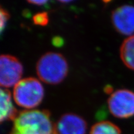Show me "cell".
Masks as SVG:
<instances>
[{
  "label": "cell",
  "instance_id": "obj_4",
  "mask_svg": "<svg viewBox=\"0 0 134 134\" xmlns=\"http://www.w3.org/2000/svg\"><path fill=\"white\" fill-rule=\"evenodd\" d=\"M109 109L114 116L125 119L134 115V93L119 90L110 94L108 100Z\"/></svg>",
  "mask_w": 134,
  "mask_h": 134
},
{
  "label": "cell",
  "instance_id": "obj_9",
  "mask_svg": "<svg viewBox=\"0 0 134 134\" xmlns=\"http://www.w3.org/2000/svg\"><path fill=\"white\" fill-rule=\"evenodd\" d=\"M120 56L125 66L134 70V35L125 38L120 48Z\"/></svg>",
  "mask_w": 134,
  "mask_h": 134
},
{
  "label": "cell",
  "instance_id": "obj_12",
  "mask_svg": "<svg viewBox=\"0 0 134 134\" xmlns=\"http://www.w3.org/2000/svg\"><path fill=\"white\" fill-rule=\"evenodd\" d=\"M0 17H1V22H0V29H1V32H2V31L5 27L6 23L8 21L9 18V14L8 12L6 11V9H3V8H1L0 9Z\"/></svg>",
  "mask_w": 134,
  "mask_h": 134
},
{
  "label": "cell",
  "instance_id": "obj_6",
  "mask_svg": "<svg viewBox=\"0 0 134 134\" xmlns=\"http://www.w3.org/2000/svg\"><path fill=\"white\" fill-rule=\"evenodd\" d=\"M112 23L117 31L124 35L134 33V6L123 5L113 11Z\"/></svg>",
  "mask_w": 134,
  "mask_h": 134
},
{
  "label": "cell",
  "instance_id": "obj_13",
  "mask_svg": "<svg viewBox=\"0 0 134 134\" xmlns=\"http://www.w3.org/2000/svg\"><path fill=\"white\" fill-rule=\"evenodd\" d=\"M28 3H31V4H36V5H38V6H41V5H43V4H46L48 2L47 1H46V0H45V1H43V0H38V1H37V0H33V1H27Z\"/></svg>",
  "mask_w": 134,
  "mask_h": 134
},
{
  "label": "cell",
  "instance_id": "obj_15",
  "mask_svg": "<svg viewBox=\"0 0 134 134\" xmlns=\"http://www.w3.org/2000/svg\"><path fill=\"white\" fill-rule=\"evenodd\" d=\"M107 87H108V88H105V91H108V93H110V92H111V91H112V90H111L112 88H110V86H108Z\"/></svg>",
  "mask_w": 134,
  "mask_h": 134
},
{
  "label": "cell",
  "instance_id": "obj_11",
  "mask_svg": "<svg viewBox=\"0 0 134 134\" xmlns=\"http://www.w3.org/2000/svg\"><path fill=\"white\" fill-rule=\"evenodd\" d=\"M32 21L36 25L46 26L48 23V16L47 13L42 12L37 13L33 16Z\"/></svg>",
  "mask_w": 134,
  "mask_h": 134
},
{
  "label": "cell",
  "instance_id": "obj_2",
  "mask_svg": "<svg viewBox=\"0 0 134 134\" xmlns=\"http://www.w3.org/2000/svg\"><path fill=\"white\" fill-rule=\"evenodd\" d=\"M68 66L62 55L47 52L43 55L36 65V72L41 81L50 85L61 83L66 76Z\"/></svg>",
  "mask_w": 134,
  "mask_h": 134
},
{
  "label": "cell",
  "instance_id": "obj_7",
  "mask_svg": "<svg viewBox=\"0 0 134 134\" xmlns=\"http://www.w3.org/2000/svg\"><path fill=\"white\" fill-rule=\"evenodd\" d=\"M56 129L58 134H86L87 124L83 118L75 114H65L60 117Z\"/></svg>",
  "mask_w": 134,
  "mask_h": 134
},
{
  "label": "cell",
  "instance_id": "obj_8",
  "mask_svg": "<svg viewBox=\"0 0 134 134\" xmlns=\"http://www.w3.org/2000/svg\"><path fill=\"white\" fill-rule=\"evenodd\" d=\"M1 112L0 120H14L18 115L16 109L13 105L11 100V94L9 90L1 89Z\"/></svg>",
  "mask_w": 134,
  "mask_h": 134
},
{
  "label": "cell",
  "instance_id": "obj_10",
  "mask_svg": "<svg viewBox=\"0 0 134 134\" xmlns=\"http://www.w3.org/2000/svg\"><path fill=\"white\" fill-rule=\"evenodd\" d=\"M90 134H121V131L113 122L100 121L93 125Z\"/></svg>",
  "mask_w": 134,
  "mask_h": 134
},
{
  "label": "cell",
  "instance_id": "obj_3",
  "mask_svg": "<svg viewBox=\"0 0 134 134\" xmlns=\"http://www.w3.org/2000/svg\"><path fill=\"white\" fill-rule=\"evenodd\" d=\"M44 96V90L37 79L26 78L14 86L13 98L19 106L26 109L36 108L41 104Z\"/></svg>",
  "mask_w": 134,
  "mask_h": 134
},
{
  "label": "cell",
  "instance_id": "obj_5",
  "mask_svg": "<svg viewBox=\"0 0 134 134\" xmlns=\"http://www.w3.org/2000/svg\"><path fill=\"white\" fill-rule=\"evenodd\" d=\"M23 67L19 60L10 55L0 57V85L4 88L15 86L21 81Z\"/></svg>",
  "mask_w": 134,
  "mask_h": 134
},
{
  "label": "cell",
  "instance_id": "obj_14",
  "mask_svg": "<svg viewBox=\"0 0 134 134\" xmlns=\"http://www.w3.org/2000/svg\"><path fill=\"white\" fill-rule=\"evenodd\" d=\"M63 41L60 37H55L53 40V43L55 46L60 47L63 44Z\"/></svg>",
  "mask_w": 134,
  "mask_h": 134
},
{
  "label": "cell",
  "instance_id": "obj_1",
  "mask_svg": "<svg viewBox=\"0 0 134 134\" xmlns=\"http://www.w3.org/2000/svg\"><path fill=\"white\" fill-rule=\"evenodd\" d=\"M11 134H58L47 110H26L13 120Z\"/></svg>",
  "mask_w": 134,
  "mask_h": 134
}]
</instances>
